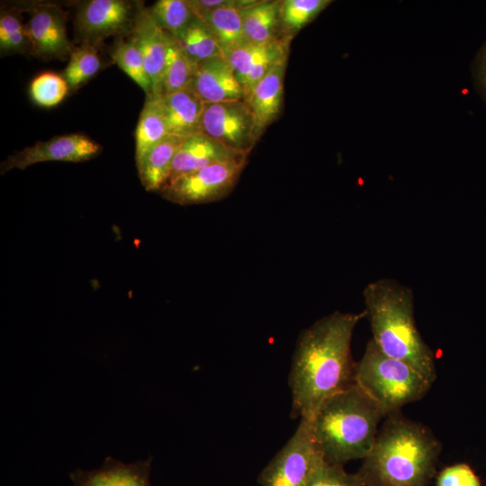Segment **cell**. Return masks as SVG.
Masks as SVG:
<instances>
[{
	"mask_svg": "<svg viewBox=\"0 0 486 486\" xmlns=\"http://www.w3.org/2000/svg\"><path fill=\"white\" fill-rule=\"evenodd\" d=\"M364 317L365 310L335 311L302 332L288 378L292 418H310L327 399L355 383L351 341Z\"/></svg>",
	"mask_w": 486,
	"mask_h": 486,
	"instance_id": "1",
	"label": "cell"
},
{
	"mask_svg": "<svg viewBox=\"0 0 486 486\" xmlns=\"http://www.w3.org/2000/svg\"><path fill=\"white\" fill-rule=\"evenodd\" d=\"M386 418L356 472L364 486H427L436 472L439 440L398 413Z\"/></svg>",
	"mask_w": 486,
	"mask_h": 486,
	"instance_id": "2",
	"label": "cell"
},
{
	"mask_svg": "<svg viewBox=\"0 0 486 486\" xmlns=\"http://www.w3.org/2000/svg\"><path fill=\"white\" fill-rule=\"evenodd\" d=\"M363 295L372 340L377 347L409 364L433 383L436 378L435 357L416 326L411 289L394 279L382 278L368 284Z\"/></svg>",
	"mask_w": 486,
	"mask_h": 486,
	"instance_id": "3",
	"label": "cell"
},
{
	"mask_svg": "<svg viewBox=\"0 0 486 486\" xmlns=\"http://www.w3.org/2000/svg\"><path fill=\"white\" fill-rule=\"evenodd\" d=\"M384 417L376 403L353 383L327 399L310 421L325 462L343 465L368 454Z\"/></svg>",
	"mask_w": 486,
	"mask_h": 486,
	"instance_id": "4",
	"label": "cell"
},
{
	"mask_svg": "<svg viewBox=\"0 0 486 486\" xmlns=\"http://www.w3.org/2000/svg\"><path fill=\"white\" fill-rule=\"evenodd\" d=\"M355 383L381 409L385 417L422 399L432 382L409 364L382 353L370 339L355 367Z\"/></svg>",
	"mask_w": 486,
	"mask_h": 486,
	"instance_id": "5",
	"label": "cell"
},
{
	"mask_svg": "<svg viewBox=\"0 0 486 486\" xmlns=\"http://www.w3.org/2000/svg\"><path fill=\"white\" fill-rule=\"evenodd\" d=\"M325 462L313 437L310 418L295 432L257 476L260 486H307Z\"/></svg>",
	"mask_w": 486,
	"mask_h": 486,
	"instance_id": "6",
	"label": "cell"
},
{
	"mask_svg": "<svg viewBox=\"0 0 486 486\" xmlns=\"http://www.w3.org/2000/svg\"><path fill=\"white\" fill-rule=\"evenodd\" d=\"M246 164L247 159L217 163L168 181L159 193L179 205L215 202L232 191Z\"/></svg>",
	"mask_w": 486,
	"mask_h": 486,
	"instance_id": "7",
	"label": "cell"
},
{
	"mask_svg": "<svg viewBox=\"0 0 486 486\" xmlns=\"http://www.w3.org/2000/svg\"><path fill=\"white\" fill-rule=\"evenodd\" d=\"M200 133L247 155L258 140L246 100L205 104Z\"/></svg>",
	"mask_w": 486,
	"mask_h": 486,
	"instance_id": "8",
	"label": "cell"
},
{
	"mask_svg": "<svg viewBox=\"0 0 486 486\" xmlns=\"http://www.w3.org/2000/svg\"><path fill=\"white\" fill-rule=\"evenodd\" d=\"M125 0H90L78 4L75 30L82 43L97 46L104 39L131 32L138 4Z\"/></svg>",
	"mask_w": 486,
	"mask_h": 486,
	"instance_id": "9",
	"label": "cell"
},
{
	"mask_svg": "<svg viewBox=\"0 0 486 486\" xmlns=\"http://www.w3.org/2000/svg\"><path fill=\"white\" fill-rule=\"evenodd\" d=\"M102 147L87 136L70 133L39 140L35 144L9 156L1 163V174L14 168L23 170L37 163L49 161L84 162L96 157Z\"/></svg>",
	"mask_w": 486,
	"mask_h": 486,
	"instance_id": "10",
	"label": "cell"
},
{
	"mask_svg": "<svg viewBox=\"0 0 486 486\" xmlns=\"http://www.w3.org/2000/svg\"><path fill=\"white\" fill-rule=\"evenodd\" d=\"M27 23L32 45L31 53L42 58L64 59L70 56L73 46L67 36V14L56 4H31Z\"/></svg>",
	"mask_w": 486,
	"mask_h": 486,
	"instance_id": "11",
	"label": "cell"
},
{
	"mask_svg": "<svg viewBox=\"0 0 486 486\" xmlns=\"http://www.w3.org/2000/svg\"><path fill=\"white\" fill-rule=\"evenodd\" d=\"M288 40L264 44L246 41L226 55L246 97L277 62L287 58Z\"/></svg>",
	"mask_w": 486,
	"mask_h": 486,
	"instance_id": "12",
	"label": "cell"
},
{
	"mask_svg": "<svg viewBox=\"0 0 486 486\" xmlns=\"http://www.w3.org/2000/svg\"><path fill=\"white\" fill-rule=\"evenodd\" d=\"M131 37L139 47L146 72L152 86L151 94L160 96V83L164 71L168 33L152 18L148 8L138 4Z\"/></svg>",
	"mask_w": 486,
	"mask_h": 486,
	"instance_id": "13",
	"label": "cell"
},
{
	"mask_svg": "<svg viewBox=\"0 0 486 486\" xmlns=\"http://www.w3.org/2000/svg\"><path fill=\"white\" fill-rule=\"evenodd\" d=\"M192 86L205 104L246 99L232 67L224 56L197 64Z\"/></svg>",
	"mask_w": 486,
	"mask_h": 486,
	"instance_id": "14",
	"label": "cell"
},
{
	"mask_svg": "<svg viewBox=\"0 0 486 486\" xmlns=\"http://www.w3.org/2000/svg\"><path fill=\"white\" fill-rule=\"evenodd\" d=\"M248 156L199 133L184 140L168 181L217 163L247 159Z\"/></svg>",
	"mask_w": 486,
	"mask_h": 486,
	"instance_id": "15",
	"label": "cell"
},
{
	"mask_svg": "<svg viewBox=\"0 0 486 486\" xmlns=\"http://www.w3.org/2000/svg\"><path fill=\"white\" fill-rule=\"evenodd\" d=\"M286 61L284 58L277 62L245 99L252 112L258 140L281 112Z\"/></svg>",
	"mask_w": 486,
	"mask_h": 486,
	"instance_id": "16",
	"label": "cell"
},
{
	"mask_svg": "<svg viewBox=\"0 0 486 486\" xmlns=\"http://www.w3.org/2000/svg\"><path fill=\"white\" fill-rule=\"evenodd\" d=\"M168 135L188 138L200 133L205 103L192 85L161 96Z\"/></svg>",
	"mask_w": 486,
	"mask_h": 486,
	"instance_id": "17",
	"label": "cell"
},
{
	"mask_svg": "<svg viewBox=\"0 0 486 486\" xmlns=\"http://www.w3.org/2000/svg\"><path fill=\"white\" fill-rule=\"evenodd\" d=\"M149 469V459L126 464L107 457L100 468L76 471L71 478L75 486H151Z\"/></svg>",
	"mask_w": 486,
	"mask_h": 486,
	"instance_id": "18",
	"label": "cell"
},
{
	"mask_svg": "<svg viewBox=\"0 0 486 486\" xmlns=\"http://www.w3.org/2000/svg\"><path fill=\"white\" fill-rule=\"evenodd\" d=\"M184 138L167 136L137 164L140 180L148 192H160L168 181L175 157Z\"/></svg>",
	"mask_w": 486,
	"mask_h": 486,
	"instance_id": "19",
	"label": "cell"
},
{
	"mask_svg": "<svg viewBox=\"0 0 486 486\" xmlns=\"http://www.w3.org/2000/svg\"><path fill=\"white\" fill-rule=\"evenodd\" d=\"M253 2L231 0L222 7L198 16L210 27L225 57L230 50L248 41L243 29L241 9Z\"/></svg>",
	"mask_w": 486,
	"mask_h": 486,
	"instance_id": "20",
	"label": "cell"
},
{
	"mask_svg": "<svg viewBox=\"0 0 486 486\" xmlns=\"http://www.w3.org/2000/svg\"><path fill=\"white\" fill-rule=\"evenodd\" d=\"M280 4L281 1H254L241 9L248 41L264 44L287 39L281 36Z\"/></svg>",
	"mask_w": 486,
	"mask_h": 486,
	"instance_id": "21",
	"label": "cell"
},
{
	"mask_svg": "<svg viewBox=\"0 0 486 486\" xmlns=\"http://www.w3.org/2000/svg\"><path fill=\"white\" fill-rule=\"evenodd\" d=\"M135 131L136 165L168 135L161 96L146 95Z\"/></svg>",
	"mask_w": 486,
	"mask_h": 486,
	"instance_id": "22",
	"label": "cell"
},
{
	"mask_svg": "<svg viewBox=\"0 0 486 486\" xmlns=\"http://www.w3.org/2000/svg\"><path fill=\"white\" fill-rule=\"evenodd\" d=\"M196 65L183 52L177 40L168 33L166 57L160 83V96L192 85Z\"/></svg>",
	"mask_w": 486,
	"mask_h": 486,
	"instance_id": "23",
	"label": "cell"
},
{
	"mask_svg": "<svg viewBox=\"0 0 486 486\" xmlns=\"http://www.w3.org/2000/svg\"><path fill=\"white\" fill-rule=\"evenodd\" d=\"M176 40L183 52L195 65L215 57L224 56L213 32L197 15Z\"/></svg>",
	"mask_w": 486,
	"mask_h": 486,
	"instance_id": "24",
	"label": "cell"
},
{
	"mask_svg": "<svg viewBox=\"0 0 486 486\" xmlns=\"http://www.w3.org/2000/svg\"><path fill=\"white\" fill-rule=\"evenodd\" d=\"M101 68L102 61L97 46L82 43L73 49L62 76L67 81L69 89L75 90L94 77Z\"/></svg>",
	"mask_w": 486,
	"mask_h": 486,
	"instance_id": "25",
	"label": "cell"
},
{
	"mask_svg": "<svg viewBox=\"0 0 486 486\" xmlns=\"http://www.w3.org/2000/svg\"><path fill=\"white\" fill-rule=\"evenodd\" d=\"M148 11L157 24L176 39L196 16L187 0H158Z\"/></svg>",
	"mask_w": 486,
	"mask_h": 486,
	"instance_id": "26",
	"label": "cell"
},
{
	"mask_svg": "<svg viewBox=\"0 0 486 486\" xmlns=\"http://www.w3.org/2000/svg\"><path fill=\"white\" fill-rule=\"evenodd\" d=\"M331 1L328 0H284L280 4V26L285 38L313 21Z\"/></svg>",
	"mask_w": 486,
	"mask_h": 486,
	"instance_id": "27",
	"label": "cell"
},
{
	"mask_svg": "<svg viewBox=\"0 0 486 486\" xmlns=\"http://www.w3.org/2000/svg\"><path fill=\"white\" fill-rule=\"evenodd\" d=\"M0 50L2 55L32 51L27 24L22 22L21 9L1 10Z\"/></svg>",
	"mask_w": 486,
	"mask_h": 486,
	"instance_id": "28",
	"label": "cell"
},
{
	"mask_svg": "<svg viewBox=\"0 0 486 486\" xmlns=\"http://www.w3.org/2000/svg\"><path fill=\"white\" fill-rule=\"evenodd\" d=\"M111 58L146 95L151 94L152 86L146 72L143 57L132 37L128 40L118 41L111 52Z\"/></svg>",
	"mask_w": 486,
	"mask_h": 486,
	"instance_id": "29",
	"label": "cell"
},
{
	"mask_svg": "<svg viewBox=\"0 0 486 486\" xmlns=\"http://www.w3.org/2000/svg\"><path fill=\"white\" fill-rule=\"evenodd\" d=\"M62 76L54 72H44L36 76L30 85L32 100L42 107H53L61 103L69 91Z\"/></svg>",
	"mask_w": 486,
	"mask_h": 486,
	"instance_id": "30",
	"label": "cell"
},
{
	"mask_svg": "<svg viewBox=\"0 0 486 486\" xmlns=\"http://www.w3.org/2000/svg\"><path fill=\"white\" fill-rule=\"evenodd\" d=\"M307 486H364L357 472L349 473L343 465L324 462L314 472Z\"/></svg>",
	"mask_w": 486,
	"mask_h": 486,
	"instance_id": "31",
	"label": "cell"
},
{
	"mask_svg": "<svg viewBox=\"0 0 486 486\" xmlns=\"http://www.w3.org/2000/svg\"><path fill=\"white\" fill-rule=\"evenodd\" d=\"M436 486H482L479 477L467 464L444 468L436 478Z\"/></svg>",
	"mask_w": 486,
	"mask_h": 486,
	"instance_id": "32",
	"label": "cell"
},
{
	"mask_svg": "<svg viewBox=\"0 0 486 486\" xmlns=\"http://www.w3.org/2000/svg\"><path fill=\"white\" fill-rule=\"evenodd\" d=\"M474 76L477 87L486 101V43L477 55L474 66Z\"/></svg>",
	"mask_w": 486,
	"mask_h": 486,
	"instance_id": "33",
	"label": "cell"
},
{
	"mask_svg": "<svg viewBox=\"0 0 486 486\" xmlns=\"http://www.w3.org/2000/svg\"><path fill=\"white\" fill-rule=\"evenodd\" d=\"M231 0H187L190 7L197 16L208 14L228 4Z\"/></svg>",
	"mask_w": 486,
	"mask_h": 486,
	"instance_id": "34",
	"label": "cell"
}]
</instances>
